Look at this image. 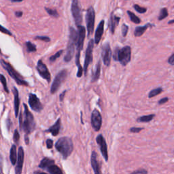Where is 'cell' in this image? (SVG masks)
Returning a JSON list of instances; mask_svg holds the SVG:
<instances>
[{"label": "cell", "mask_w": 174, "mask_h": 174, "mask_svg": "<svg viewBox=\"0 0 174 174\" xmlns=\"http://www.w3.org/2000/svg\"><path fill=\"white\" fill-rule=\"evenodd\" d=\"M78 38V32L75 31L73 27L69 28V41L67 44V48L66 50V54L64 57V61L65 62H69L73 58L75 52V46L77 45Z\"/></svg>", "instance_id": "3957f363"}, {"label": "cell", "mask_w": 174, "mask_h": 174, "mask_svg": "<svg viewBox=\"0 0 174 174\" xmlns=\"http://www.w3.org/2000/svg\"><path fill=\"white\" fill-rule=\"evenodd\" d=\"M174 23V20H171V21H169L168 22V24H173Z\"/></svg>", "instance_id": "681fc988"}, {"label": "cell", "mask_w": 174, "mask_h": 174, "mask_svg": "<svg viewBox=\"0 0 174 174\" xmlns=\"http://www.w3.org/2000/svg\"><path fill=\"white\" fill-rule=\"evenodd\" d=\"M71 13L75 24L77 27L82 26V15L81 12V8L79 5L78 0H73L71 3Z\"/></svg>", "instance_id": "8992f818"}, {"label": "cell", "mask_w": 174, "mask_h": 174, "mask_svg": "<svg viewBox=\"0 0 174 174\" xmlns=\"http://www.w3.org/2000/svg\"><path fill=\"white\" fill-rule=\"evenodd\" d=\"M104 21H101L99 22V25H98L97 30L95 31V43L96 44H98L99 43L100 40H101V38H102L103 31H104Z\"/></svg>", "instance_id": "d6986e66"}, {"label": "cell", "mask_w": 174, "mask_h": 174, "mask_svg": "<svg viewBox=\"0 0 174 174\" xmlns=\"http://www.w3.org/2000/svg\"><path fill=\"white\" fill-rule=\"evenodd\" d=\"M1 31L3 33H6V34L9 35V36H12V33L10 32L9 30H8V29H6V28L3 27V26H1Z\"/></svg>", "instance_id": "b9f144b4"}, {"label": "cell", "mask_w": 174, "mask_h": 174, "mask_svg": "<svg viewBox=\"0 0 174 174\" xmlns=\"http://www.w3.org/2000/svg\"><path fill=\"white\" fill-rule=\"evenodd\" d=\"M87 27V36H90L94 31L95 21V12L92 6L89 7L87 10V15H86Z\"/></svg>", "instance_id": "ba28073f"}, {"label": "cell", "mask_w": 174, "mask_h": 174, "mask_svg": "<svg viewBox=\"0 0 174 174\" xmlns=\"http://www.w3.org/2000/svg\"><path fill=\"white\" fill-rule=\"evenodd\" d=\"M144 128H141V127H132L130 129V131H131V133H140V131H142V130H143Z\"/></svg>", "instance_id": "ab89813d"}, {"label": "cell", "mask_w": 174, "mask_h": 174, "mask_svg": "<svg viewBox=\"0 0 174 174\" xmlns=\"http://www.w3.org/2000/svg\"><path fill=\"white\" fill-rule=\"evenodd\" d=\"M15 15H16V17H22V12H21V11H17V12H15Z\"/></svg>", "instance_id": "bcb514c9"}, {"label": "cell", "mask_w": 174, "mask_h": 174, "mask_svg": "<svg viewBox=\"0 0 174 174\" xmlns=\"http://www.w3.org/2000/svg\"><path fill=\"white\" fill-rule=\"evenodd\" d=\"M67 76V71L66 69L61 70L57 73L50 88V92L52 94H54L59 90L61 84L65 80Z\"/></svg>", "instance_id": "52a82bcc"}, {"label": "cell", "mask_w": 174, "mask_h": 174, "mask_svg": "<svg viewBox=\"0 0 174 174\" xmlns=\"http://www.w3.org/2000/svg\"><path fill=\"white\" fill-rule=\"evenodd\" d=\"M55 148L63 159H67L73 150V144L71 139L68 137H63L58 140L55 144Z\"/></svg>", "instance_id": "7a4b0ae2"}, {"label": "cell", "mask_w": 174, "mask_h": 174, "mask_svg": "<svg viewBox=\"0 0 174 174\" xmlns=\"http://www.w3.org/2000/svg\"><path fill=\"white\" fill-rule=\"evenodd\" d=\"M91 166H92L95 174H101L99 164L97 161V152H95V151H93V152H92V153H91Z\"/></svg>", "instance_id": "e0dca14e"}, {"label": "cell", "mask_w": 174, "mask_h": 174, "mask_svg": "<svg viewBox=\"0 0 174 174\" xmlns=\"http://www.w3.org/2000/svg\"><path fill=\"white\" fill-rule=\"evenodd\" d=\"M19 139H20V135H19L18 130L16 129L15 131V133H14L13 140H14V141H15V142L17 143V142L19 141Z\"/></svg>", "instance_id": "8d00e7d4"}, {"label": "cell", "mask_w": 174, "mask_h": 174, "mask_svg": "<svg viewBox=\"0 0 174 174\" xmlns=\"http://www.w3.org/2000/svg\"><path fill=\"white\" fill-rule=\"evenodd\" d=\"M1 84H2L3 89H4V91H6L7 93H9V90H8V86H7L6 79L3 74H1Z\"/></svg>", "instance_id": "836d02e7"}, {"label": "cell", "mask_w": 174, "mask_h": 174, "mask_svg": "<svg viewBox=\"0 0 174 174\" xmlns=\"http://www.w3.org/2000/svg\"><path fill=\"white\" fill-rule=\"evenodd\" d=\"M154 117H155V114H150V115L142 116L139 117L137 121H138V122H150Z\"/></svg>", "instance_id": "4316f807"}, {"label": "cell", "mask_w": 174, "mask_h": 174, "mask_svg": "<svg viewBox=\"0 0 174 174\" xmlns=\"http://www.w3.org/2000/svg\"><path fill=\"white\" fill-rule=\"evenodd\" d=\"M24 113L21 112L19 116V126L21 131H23L26 135L30 134L36 128V122L34 117L28 109L27 105L24 103Z\"/></svg>", "instance_id": "6da1fadb"}, {"label": "cell", "mask_w": 174, "mask_h": 174, "mask_svg": "<svg viewBox=\"0 0 174 174\" xmlns=\"http://www.w3.org/2000/svg\"><path fill=\"white\" fill-rule=\"evenodd\" d=\"M168 17V10L166 8H163L160 11V15L158 19L159 21H162Z\"/></svg>", "instance_id": "f546056e"}, {"label": "cell", "mask_w": 174, "mask_h": 174, "mask_svg": "<svg viewBox=\"0 0 174 174\" xmlns=\"http://www.w3.org/2000/svg\"><path fill=\"white\" fill-rule=\"evenodd\" d=\"M95 40H91L89 41V44H88V46L86 50L85 54V60H84V71L85 75L87 74L88 67H89L90 63L93 61V47H94Z\"/></svg>", "instance_id": "9c48e42d"}, {"label": "cell", "mask_w": 174, "mask_h": 174, "mask_svg": "<svg viewBox=\"0 0 174 174\" xmlns=\"http://www.w3.org/2000/svg\"><path fill=\"white\" fill-rule=\"evenodd\" d=\"M114 59L115 61H118L122 65H126L131 59V47L126 46L122 48L116 49L114 54Z\"/></svg>", "instance_id": "277c9868"}, {"label": "cell", "mask_w": 174, "mask_h": 174, "mask_svg": "<svg viewBox=\"0 0 174 174\" xmlns=\"http://www.w3.org/2000/svg\"><path fill=\"white\" fill-rule=\"evenodd\" d=\"M100 73H101V61H99L96 65L95 71L93 72L91 82H95L97 81L100 77Z\"/></svg>", "instance_id": "d4e9b609"}, {"label": "cell", "mask_w": 174, "mask_h": 174, "mask_svg": "<svg viewBox=\"0 0 174 174\" xmlns=\"http://www.w3.org/2000/svg\"><path fill=\"white\" fill-rule=\"evenodd\" d=\"M10 159L11 161V163L13 165H15L17 163L18 160V152L17 151V146L15 144L12 146L10 150Z\"/></svg>", "instance_id": "7402d4cb"}, {"label": "cell", "mask_w": 174, "mask_h": 174, "mask_svg": "<svg viewBox=\"0 0 174 174\" xmlns=\"http://www.w3.org/2000/svg\"><path fill=\"white\" fill-rule=\"evenodd\" d=\"M120 17H116V15H114L113 14V12L110 15V21L108 22V27L110 28V30L111 31V33L113 34L115 32V29L116 27L118 24L119 22H120Z\"/></svg>", "instance_id": "ac0fdd59"}, {"label": "cell", "mask_w": 174, "mask_h": 174, "mask_svg": "<svg viewBox=\"0 0 174 174\" xmlns=\"http://www.w3.org/2000/svg\"><path fill=\"white\" fill-rule=\"evenodd\" d=\"M1 64L3 67L8 71L9 75L17 82V83L19 85L25 86V87H28V86H29L28 82L23 80V78L14 69L13 67H12L11 65L9 64L8 62H6V61L3 60V59L1 60Z\"/></svg>", "instance_id": "5b68a950"}, {"label": "cell", "mask_w": 174, "mask_h": 174, "mask_svg": "<svg viewBox=\"0 0 174 174\" xmlns=\"http://www.w3.org/2000/svg\"><path fill=\"white\" fill-rule=\"evenodd\" d=\"M35 39L40 40H42V41H44L46 42H49L50 41V38L46 36H36V38H35Z\"/></svg>", "instance_id": "74e56055"}, {"label": "cell", "mask_w": 174, "mask_h": 174, "mask_svg": "<svg viewBox=\"0 0 174 174\" xmlns=\"http://www.w3.org/2000/svg\"><path fill=\"white\" fill-rule=\"evenodd\" d=\"M61 127V118H58V120L56 121V122L52 125L50 126L49 129L47 130V132L50 133L53 136H57L58 134L59 133Z\"/></svg>", "instance_id": "ffe728a7"}, {"label": "cell", "mask_w": 174, "mask_h": 174, "mask_svg": "<svg viewBox=\"0 0 174 174\" xmlns=\"http://www.w3.org/2000/svg\"><path fill=\"white\" fill-rule=\"evenodd\" d=\"M78 42H77V52L76 55L80 56V52L83 48L84 39L86 36V29L84 26H80L78 27Z\"/></svg>", "instance_id": "5bb4252c"}, {"label": "cell", "mask_w": 174, "mask_h": 174, "mask_svg": "<svg viewBox=\"0 0 174 174\" xmlns=\"http://www.w3.org/2000/svg\"><path fill=\"white\" fill-rule=\"evenodd\" d=\"M163 92V89L161 87L159 88H156V89H154L153 90H152L148 94V97L149 98H152L154 97L157 96L158 95L161 94V93Z\"/></svg>", "instance_id": "f1b7e54d"}, {"label": "cell", "mask_w": 174, "mask_h": 174, "mask_svg": "<svg viewBox=\"0 0 174 174\" xmlns=\"http://www.w3.org/2000/svg\"><path fill=\"white\" fill-rule=\"evenodd\" d=\"M101 56H102V59L105 65H110V62H111L112 52L111 50V47H110V44L108 42H106V43L103 45Z\"/></svg>", "instance_id": "4fadbf2b"}, {"label": "cell", "mask_w": 174, "mask_h": 174, "mask_svg": "<svg viewBox=\"0 0 174 174\" xmlns=\"http://www.w3.org/2000/svg\"><path fill=\"white\" fill-rule=\"evenodd\" d=\"M63 50H59V51H58L57 53L54 54V55L51 56V57H50V59H49V60H50V62H52V63L54 62V61H55L58 59V58H59L61 57V54H63Z\"/></svg>", "instance_id": "d6a6232c"}, {"label": "cell", "mask_w": 174, "mask_h": 174, "mask_svg": "<svg viewBox=\"0 0 174 174\" xmlns=\"http://www.w3.org/2000/svg\"><path fill=\"white\" fill-rule=\"evenodd\" d=\"M45 10H46V11L47 12V13L52 17H54V18H58V17H59V13H58V12L57 11V10L51 9V8H45Z\"/></svg>", "instance_id": "4dcf8cb0"}, {"label": "cell", "mask_w": 174, "mask_h": 174, "mask_svg": "<svg viewBox=\"0 0 174 174\" xmlns=\"http://www.w3.org/2000/svg\"><path fill=\"white\" fill-rule=\"evenodd\" d=\"M54 164V161L53 159H50V158L45 157L42 160L39 165V167L43 169H47L49 167L51 166L52 165Z\"/></svg>", "instance_id": "cb8c5ba5"}, {"label": "cell", "mask_w": 174, "mask_h": 174, "mask_svg": "<svg viewBox=\"0 0 174 174\" xmlns=\"http://www.w3.org/2000/svg\"><path fill=\"white\" fill-rule=\"evenodd\" d=\"M24 150L22 147H19L18 151V160H17V166L15 168V174H21L22 171V167L24 163Z\"/></svg>", "instance_id": "2e32d148"}, {"label": "cell", "mask_w": 174, "mask_h": 174, "mask_svg": "<svg viewBox=\"0 0 174 174\" xmlns=\"http://www.w3.org/2000/svg\"><path fill=\"white\" fill-rule=\"evenodd\" d=\"M97 143L100 147V150H101V154H102L103 157L104 158L105 161H108L109 156H108V146H107L106 142H105V138L101 134H100L96 138Z\"/></svg>", "instance_id": "9a60e30c"}, {"label": "cell", "mask_w": 174, "mask_h": 174, "mask_svg": "<svg viewBox=\"0 0 174 174\" xmlns=\"http://www.w3.org/2000/svg\"><path fill=\"white\" fill-rule=\"evenodd\" d=\"M91 125L95 131H99L102 125V117L97 109H95L91 114Z\"/></svg>", "instance_id": "30bf717a"}, {"label": "cell", "mask_w": 174, "mask_h": 174, "mask_svg": "<svg viewBox=\"0 0 174 174\" xmlns=\"http://www.w3.org/2000/svg\"><path fill=\"white\" fill-rule=\"evenodd\" d=\"M127 14L128 15H129L130 20L132 21L133 22H134L135 24H140V22H141V20H140V19L138 17H137L136 15H135L134 13L131 11H127Z\"/></svg>", "instance_id": "83f0119b"}, {"label": "cell", "mask_w": 174, "mask_h": 174, "mask_svg": "<svg viewBox=\"0 0 174 174\" xmlns=\"http://www.w3.org/2000/svg\"><path fill=\"white\" fill-rule=\"evenodd\" d=\"M46 170L50 174H63L62 170L61 169L60 167H59L57 165L54 164L52 165L51 166L49 167Z\"/></svg>", "instance_id": "484cf974"}, {"label": "cell", "mask_w": 174, "mask_h": 174, "mask_svg": "<svg viewBox=\"0 0 174 174\" xmlns=\"http://www.w3.org/2000/svg\"><path fill=\"white\" fill-rule=\"evenodd\" d=\"M152 26H153L152 24L148 23L144 26H139V27H137L136 28H135V31H134L135 36V37L142 36V35H143L144 33L146 32V31L147 30L148 28L152 27Z\"/></svg>", "instance_id": "603a6c76"}, {"label": "cell", "mask_w": 174, "mask_h": 174, "mask_svg": "<svg viewBox=\"0 0 174 174\" xmlns=\"http://www.w3.org/2000/svg\"><path fill=\"white\" fill-rule=\"evenodd\" d=\"M29 105L30 108L32 109L33 111L36 112H40L43 109V105H42L41 101L39 98L36 96V95L30 93L29 95Z\"/></svg>", "instance_id": "7c38bea8"}, {"label": "cell", "mask_w": 174, "mask_h": 174, "mask_svg": "<svg viewBox=\"0 0 174 174\" xmlns=\"http://www.w3.org/2000/svg\"><path fill=\"white\" fill-rule=\"evenodd\" d=\"M25 46L27 47V50L29 52H36L37 50L36 45L33 44V43H31L30 42H27L25 43Z\"/></svg>", "instance_id": "1f68e13d"}, {"label": "cell", "mask_w": 174, "mask_h": 174, "mask_svg": "<svg viewBox=\"0 0 174 174\" xmlns=\"http://www.w3.org/2000/svg\"><path fill=\"white\" fill-rule=\"evenodd\" d=\"M129 30V27L125 24H123L122 26V34L123 37H125L128 33Z\"/></svg>", "instance_id": "d590c367"}, {"label": "cell", "mask_w": 174, "mask_h": 174, "mask_svg": "<svg viewBox=\"0 0 174 174\" xmlns=\"http://www.w3.org/2000/svg\"><path fill=\"white\" fill-rule=\"evenodd\" d=\"M14 94V104H15V116H18L19 110V105H20V100H19V91L16 87H13L12 90Z\"/></svg>", "instance_id": "44dd1931"}, {"label": "cell", "mask_w": 174, "mask_h": 174, "mask_svg": "<svg viewBox=\"0 0 174 174\" xmlns=\"http://www.w3.org/2000/svg\"><path fill=\"white\" fill-rule=\"evenodd\" d=\"M66 92L67 91H63L61 94H60V96H59V99H60L61 101H63V99H64V97H65V95Z\"/></svg>", "instance_id": "f6af8a7d"}, {"label": "cell", "mask_w": 174, "mask_h": 174, "mask_svg": "<svg viewBox=\"0 0 174 174\" xmlns=\"http://www.w3.org/2000/svg\"><path fill=\"white\" fill-rule=\"evenodd\" d=\"M131 174H148V171L144 169H140L132 172Z\"/></svg>", "instance_id": "f35d334b"}, {"label": "cell", "mask_w": 174, "mask_h": 174, "mask_svg": "<svg viewBox=\"0 0 174 174\" xmlns=\"http://www.w3.org/2000/svg\"><path fill=\"white\" fill-rule=\"evenodd\" d=\"M10 1H11L12 2H21V1H23V0H10Z\"/></svg>", "instance_id": "7dc6e473"}, {"label": "cell", "mask_w": 174, "mask_h": 174, "mask_svg": "<svg viewBox=\"0 0 174 174\" xmlns=\"http://www.w3.org/2000/svg\"><path fill=\"white\" fill-rule=\"evenodd\" d=\"M133 8H135V10H136L137 12H139V13H140V14H144V13H145V12H146L147 11V8H143V7L140 6L139 5H137V4H135L134 6H133Z\"/></svg>", "instance_id": "e575fe53"}, {"label": "cell", "mask_w": 174, "mask_h": 174, "mask_svg": "<svg viewBox=\"0 0 174 174\" xmlns=\"http://www.w3.org/2000/svg\"><path fill=\"white\" fill-rule=\"evenodd\" d=\"M36 69L38 73H39L40 76H41L42 78L45 79L47 82L49 83V82L51 81V75H50V71H48L46 65L42 62V60H39L38 61Z\"/></svg>", "instance_id": "8fae6325"}, {"label": "cell", "mask_w": 174, "mask_h": 174, "mask_svg": "<svg viewBox=\"0 0 174 174\" xmlns=\"http://www.w3.org/2000/svg\"><path fill=\"white\" fill-rule=\"evenodd\" d=\"M168 63L171 65H174V53L171 54L168 59Z\"/></svg>", "instance_id": "7bdbcfd3"}, {"label": "cell", "mask_w": 174, "mask_h": 174, "mask_svg": "<svg viewBox=\"0 0 174 174\" xmlns=\"http://www.w3.org/2000/svg\"><path fill=\"white\" fill-rule=\"evenodd\" d=\"M46 146L48 149H51L52 146H53V141L50 139H48V140H46Z\"/></svg>", "instance_id": "60d3db41"}, {"label": "cell", "mask_w": 174, "mask_h": 174, "mask_svg": "<svg viewBox=\"0 0 174 174\" xmlns=\"http://www.w3.org/2000/svg\"><path fill=\"white\" fill-rule=\"evenodd\" d=\"M34 174H47V173H44V172H41V171H36L34 173Z\"/></svg>", "instance_id": "c3c4849f"}, {"label": "cell", "mask_w": 174, "mask_h": 174, "mask_svg": "<svg viewBox=\"0 0 174 174\" xmlns=\"http://www.w3.org/2000/svg\"><path fill=\"white\" fill-rule=\"evenodd\" d=\"M168 101H169L168 97H164V98H163V99H160L158 103H159V105H162V104H164V103H167Z\"/></svg>", "instance_id": "ee69618b"}]
</instances>
